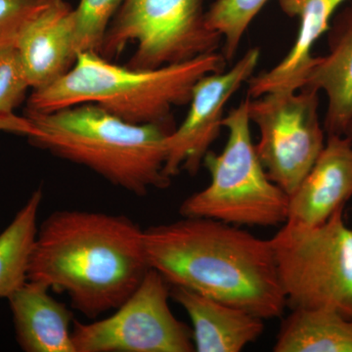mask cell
<instances>
[{
  "instance_id": "8",
  "label": "cell",
  "mask_w": 352,
  "mask_h": 352,
  "mask_svg": "<svg viewBox=\"0 0 352 352\" xmlns=\"http://www.w3.org/2000/svg\"><path fill=\"white\" fill-rule=\"evenodd\" d=\"M319 91L283 89L250 98L249 118L259 129L256 145L268 177L289 197L300 186L325 146Z\"/></svg>"
},
{
  "instance_id": "2",
  "label": "cell",
  "mask_w": 352,
  "mask_h": 352,
  "mask_svg": "<svg viewBox=\"0 0 352 352\" xmlns=\"http://www.w3.org/2000/svg\"><path fill=\"white\" fill-rule=\"evenodd\" d=\"M148 263L180 286L261 317L287 307L270 240L205 217H183L144 230Z\"/></svg>"
},
{
  "instance_id": "15",
  "label": "cell",
  "mask_w": 352,
  "mask_h": 352,
  "mask_svg": "<svg viewBox=\"0 0 352 352\" xmlns=\"http://www.w3.org/2000/svg\"><path fill=\"white\" fill-rule=\"evenodd\" d=\"M302 87L323 91L327 98L324 129L327 135H349L352 129V7L330 31L329 51L314 57Z\"/></svg>"
},
{
  "instance_id": "20",
  "label": "cell",
  "mask_w": 352,
  "mask_h": 352,
  "mask_svg": "<svg viewBox=\"0 0 352 352\" xmlns=\"http://www.w3.org/2000/svg\"><path fill=\"white\" fill-rule=\"evenodd\" d=\"M124 0H80L74 9V36L78 55L100 54L109 25Z\"/></svg>"
},
{
  "instance_id": "7",
  "label": "cell",
  "mask_w": 352,
  "mask_h": 352,
  "mask_svg": "<svg viewBox=\"0 0 352 352\" xmlns=\"http://www.w3.org/2000/svg\"><path fill=\"white\" fill-rule=\"evenodd\" d=\"M222 41L206 22L203 0H124L100 55L112 59L133 43L136 50L126 66L157 69L212 54Z\"/></svg>"
},
{
  "instance_id": "17",
  "label": "cell",
  "mask_w": 352,
  "mask_h": 352,
  "mask_svg": "<svg viewBox=\"0 0 352 352\" xmlns=\"http://www.w3.org/2000/svg\"><path fill=\"white\" fill-rule=\"evenodd\" d=\"M275 352H352V319L329 308H296L282 323Z\"/></svg>"
},
{
  "instance_id": "13",
  "label": "cell",
  "mask_w": 352,
  "mask_h": 352,
  "mask_svg": "<svg viewBox=\"0 0 352 352\" xmlns=\"http://www.w3.org/2000/svg\"><path fill=\"white\" fill-rule=\"evenodd\" d=\"M346 0H278L287 16L300 20V30L293 47L280 63L270 71L248 80V96L258 98L276 90H298L314 60L312 48L330 30V21Z\"/></svg>"
},
{
  "instance_id": "12",
  "label": "cell",
  "mask_w": 352,
  "mask_h": 352,
  "mask_svg": "<svg viewBox=\"0 0 352 352\" xmlns=\"http://www.w3.org/2000/svg\"><path fill=\"white\" fill-rule=\"evenodd\" d=\"M73 12L65 0H53L21 34L16 47L32 90L56 82L75 65Z\"/></svg>"
},
{
  "instance_id": "16",
  "label": "cell",
  "mask_w": 352,
  "mask_h": 352,
  "mask_svg": "<svg viewBox=\"0 0 352 352\" xmlns=\"http://www.w3.org/2000/svg\"><path fill=\"white\" fill-rule=\"evenodd\" d=\"M50 291L45 284L28 280L7 298L17 342L25 352H76L73 312Z\"/></svg>"
},
{
  "instance_id": "3",
  "label": "cell",
  "mask_w": 352,
  "mask_h": 352,
  "mask_svg": "<svg viewBox=\"0 0 352 352\" xmlns=\"http://www.w3.org/2000/svg\"><path fill=\"white\" fill-rule=\"evenodd\" d=\"M25 117L38 131L29 138L32 145L85 166L133 195L170 185L164 164L173 127L131 124L95 103L48 113L25 110Z\"/></svg>"
},
{
  "instance_id": "22",
  "label": "cell",
  "mask_w": 352,
  "mask_h": 352,
  "mask_svg": "<svg viewBox=\"0 0 352 352\" xmlns=\"http://www.w3.org/2000/svg\"><path fill=\"white\" fill-rule=\"evenodd\" d=\"M53 0H0V50L16 46L25 27Z\"/></svg>"
},
{
  "instance_id": "1",
  "label": "cell",
  "mask_w": 352,
  "mask_h": 352,
  "mask_svg": "<svg viewBox=\"0 0 352 352\" xmlns=\"http://www.w3.org/2000/svg\"><path fill=\"white\" fill-rule=\"evenodd\" d=\"M150 268L144 230L126 215L64 210L38 227L28 280L64 292L95 319L126 302Z\"/></svg>"
},
{
  "instance_id": "5",
  "label": "cell",
  "mask_w": 352,
  "mask_h": 352,
  "mask_svg": "<svg viewBox=\"0 0 352 352\" xmlns=\"http://www.w3.org/2000/svg\"><path fill=\"white\" fill-rule=\"evenodd\" d=\"M248 96L222 120L228 139L220 154L203 164L208 186L183 201L182 217H205L247 226H276L288 219L289 196L268 177L252 142Z\"/></svg>"
},
{
  "instance_id": "21",
  "label": "cell",
  "mask_w": 352,
  "mask_h": 352,
  "mask_svg": "<svg viewBox=\"0 0 352 352\" xmlns=\"http://www.w3.org/2000/svg\"><path fill=\"white\" fill-rule=\"evenodd\" d=\"M31 88L16 46L0 50V113H14Z\"/></svg>"
},
{
  "instance_id": "18",
  "label": "cell",
  "mask_w": 352,
  "mask_h": 352,
  "mask_svg": "<svg viewBox=\"0 0 352 352\" xmlns=\"http://www.w3.org/2000/svg\"><path fill=\"white\" fill-rule=\"evenodd\" d=\"M43 192L36 190L0 233V298H8L28 281Z\"/></svg>"
},
{
  "instance_id": "11",
  "label": "cell",
  "mask_w": 352,
  "mask_h": 352,
  "mask_svg": "<svg viewBox=\"0 0 352 352\" xmlns=\"http://www.w3.org/2000/svg\"><path fill=\"white\" fill-rule=\"evenodd\" d=\"M351 197L352 136L328 135L311 170L289 197L286 222L319 226Z\"/></svg>"
},
{
  "instance_id": "23",
  "label": "cell",
  "mask_w": 352,
  "mask_h": 352,
  "mask_svg": "<svg viewBox=\"0 0 352 352\" xmlns=\"http://www.w3.org/2000/svg\"><path fill=\"white\" fill-rule=\"evenodd\" d=\"M0 131L10 132L31 138L38 133V129L27 117H19L15 113H0Z\"/></svg>"
},
{
  "instance_id": "9",
  "label": "cell",
  "mask_w": 352,
  "mask_h": 352,
  "mask_svg": "<svg viewBox=\"0 0 352 352\" xmlns=\"http://www.w3.org/2000/svg\"><path fill=\"white\" fill-rule=\"evenodd\" d=\"M170 286L152 270L129 298L107 318L74 321L76 352L195 351L192 329L171 312Z\"/></svg>"
},
{
  "instance_id": "6",
  "label": "cell",
  "mask_w": 352,
  "mask_h": 352,
  "mask_svg": "<svg viewBox=\"0 0 352 352\" xmlns=\"http://www.w3.org/2000/svg\"><path fill=\"white\" fill-rule=\"evenodd\" d=\"M344 207L319 226L285 222L270 240L292 309L329 308L352 319V228L344 220Z\"/></svg>"
},
{
  "instance_id": "24",
  "label": "cell",
  "mask_w": 352,
  "mask_h": 352,
  "mask_svg": "<svg viewBox=\"0 0 352 352\" xmlns=\"http://www.w3.org/2000/svg\"><path fill=\"white\" fill-rule=\"evenodd\" d=\"M349 135L352 136V129H351V134H349Z\"/></svg>"
},
{
  "instance_id": "4",
  "label": "cell",
  "mask_w": 352,
  "mask_h": 352,
  "mask_svg": "<svg viewBox=\"0 0 352 352\" xmlns=\"http://www.w3.org/2000/svg\"><path fill=\"white\" fill-rule=\"evenodd\" d=\"M217 52L157 69H136L111 63L99 53L82 52L66 75L32 90L27 111L48 113L95 103L124 122L175 126L173 108L189 104L197 82L226 69Z\"/></svg>"
},
{
  "instance_id": "14",
  "label": "cell",
  "mask_w": 352,
  "mask_h": 352,
  "mask_svg": "<svg viewBox=\"0 0 352 352\" xmlns=\"http://www.w3.org/2000/svg\"><path fill=\"white\" fill-rule=\"evenodd\" d=\"M170 298L188 314L195 351L239 352L256 342L264 319L180 286H170Z\"/></svg>"
},
{
  "instance_id": "19",
  "label": "cell",
  "mask_w": 352,
  "mask_h": 352,
  "mask_svg": "<svg viewBox=\"0 0 352 352\" xmlns=\"http://www.w3.org/2000/svg\"><path fill=\"white\" fill-rule=\"evenodd\" d=\"M268 1L215 0L206 11L207 25L222 36V55L226 61L236 56L245 31Z\"/></svg>"
},
{
  "instance_id": "10",
  "label": "cell",
  "mask_w": 352,
  "mask_h": 352,
  "mask_svg": "<svg viewBox=\"0 0 352 352\" xmlns=\"http://www.w3.org/2000/svg\"><path fill=\"white\" fill-rule=\"evenodd\" d=\"M259 59L261 50L251 48L228 71L208 74L194 85L188 113L168 138L164 173L168 177L182 170L197 175L223 127L226 104L254 76Z\"/></svg>"
}]
</instances>
